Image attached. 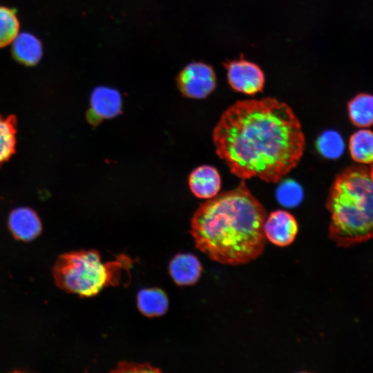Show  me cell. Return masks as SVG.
<instances>
[{
  "label": "cell",
  "mask_w": 373,
  "mask_h": 373,
  "mask_svg": "<svg viewBox=\"0 0 373 373\" xmlns=\"http://www.w3.org/2000/svg\"><path fill=\"white\" fill-rule=\"evenodd\" d=\"M132 262L124 255L103 262L97 251H72L57 258L53 276L56 285L61 289L90 297L104 287L120 285L123 278L129 274Z\"/></svg>",
  "instance_id": "cell-4"
},
{
  "label": "cell",
  "mask_w": 373,
  "mask_h": 373,
  "mask_svg": "<svg viewBox=\"0 0 373 373\" xmlns=\"http://www.w3.org/2000/svg\"><path fill=\"white\" fill-rule=\"evenodd\" d=\"M349 148L354 160L362 164L373 162V132L362 129L350 139Z\"/></svg>",
  "instance_id": "cell-16"
},
{
  "label": "cell",
  "mask_w": 373,
  "mask_h": 373,
  "mask_svg": "<svg viewBox=\"0 0 373 373\" xmlns=\"http://www.w3.org/2000/svg\"><path fill=\"white\" fill-rule=\"evenodd\" d=\"M329 237L341 247L373 238V180L370 170L354 165L338 173L327 198Z\"/></svg>",
  "instance_id": "cell-3"
},
{
  "label": "cell",
  "mask_w": 373,
  "mask_h": 373,
  "mask_svg": "<svg viewBox=\"0 0 373 373\" xmlns=\"http://www.w3.org/2000/svg\"><path fill=\"white\" fill-rule=\"evenodd\" d=\"M317 149L325 157L336 159L344 151V142L341 135L335 131L329 130L323 133L317 140Z\"/></svg>",
  "instance_id": "cell-18"
},
{
  "label": "cell",
  "mask_w": 373,
  "mask_h": 373,
  "mask_svg": "<svg viewBox=\"0 0 373 373\" xmlns=\"http://www.w3.org/2000/svg\"><path fill=\"white\" fill-rule=\"evenodd\" d=\"M371 167H370V175H371V177L373 180V162L371 164Z\"/></svg>",
  "instance_id": "cell-21"
},
{
  "label": "cell",
  "mask_w": 373,
  "mask_h": 373,
  "mask_svg": "<svg viewBox=\"0 0 373 373\" xmlns=\"http://www.w3.org/2000/svg\"><path fill=\"white\" fill-rule=\"evenodd\" d=\"M298 231V223L294 216L285 210L271 212L264 223L266 238L278 247H286L292 243Z\"/></svg>",
  "instance_id": "cell-8"
},
{
  "label": "cell",
  "mask_w": 373,
  "mask_h": 373,
  "mask_svg": "<svg viewBox=\"0 0 373 373\" xmlns=\"http://www.w3.org/2000/svg\"><path fill=\"white\" fill-rule=\"evenodd\" d=\"M17 119L14 115H0V168L16 152Z\"/></svg>",
  "instance_id": "cell-13"
},
{
  "label": "cell",
  "mask_w": 373,
  "mask_h": 373,
  "mask_svg": "<svg viewBox=\"0 0 373 373\" xmlns=\"http://www.w3.org/2000/svg\"><path fill=\"white\" fill-rule=\"evenodd\" d=\"M122 99L119 92L108 86L95 88L90 95L88 122L97 126L104 119L115 117L122 113Z\"/></svg>",
  "instance_id": "cell-7"
},
{
  "label": "cell",
  "mask_w": 373,
  "mask_h": 373,
  "mask_svg": "<svg viewBox=\"0 0 373 373\" xmlns=\"http://www.w3.org/2000/svg\"><path fill=\"white\" fill-rule=\"evenodd\" d=\"M348 113L352 122L359 127L373 124V95L359 94L348 103Z\"/></svg>",
  "instance_id": "cell-15"
},
{
  "label": "cell",
  "mask_w": 373,
  "mask_h": 373,
  "mask_svg": "<svg viewBox=\"0 0 373 373\" xmlns=\"http://www.w3.org/2000/svg\"><path fill=\"white\" fill-rule=\"evenodd\" d=\"M139 310L145 316H159L168 309L167 296L159 289H144L139 291L137 297Z\"/></svg>",
  "instance_id": "cell-14"
},
{
  "label": "cell",
  "mask_w": 373,
  "mask_h": 373,
  "mask_svg": "<svg viewBox=\"0 0 373 373\" xmlns=\"http://www.w3.org/2000/svg\"><path fill=\"white\" fill-rule=\"evenodd\" d=\"M267 212L243 180L202 203L191 220L195 247L218 262H249L264 251Z\"/></svg>",
  "instance_id": "cell-2"
},
{
  "label": "cell",
  "mask_w": 373,
  "mask_h": 373,
  "mask_svg": "<svg viewBox=\"0 0 373 373\" xmlns=\"http://www.w3.org/2000/svg\"><path fill=\"white\" fill-rule=\"evenodd\" d=\"M181 93L193 99H204L215 89L216 77L213 68L202 62L186 66L177 78Z\"/></svg>",
  "instance_id": "cell-5"
},
{
  "label": "cell",
  "mask_w": 373,
  "mask_h": 373,
  "mask_svg": "<svg viewBox=\"0 0 373 373\" xmlns=\"http://www.w3.org/2000/svg\"><path fill=\"white\" fill-rule=\"evenodd\" d=\"M229 84L235 90L254 95L261 92L265 85V75L256 64L243 59L224 64Z\"/></svg>",
  "instance_id": "cell-6"
},
{
  "label": "cell",
  "mask_w": 373,
  "mask_h": 373,
  "mask_svg": "<svg viewBox=\"0 0 373 373\" xmlns=\"http://www.w3.org/2000/svg\"><path fill=\"white\" fill-rule=\"evenodd\" d=\"M19 22L16 11L0 6V48L8 46L19 34Z\"/></svg>",
  "instance_id": "cell-17"
},
{
  "label": "cell",
  "mask_w": 373,
  "mask_h": 373,
  "mask_svg": "<svg viewBox=\"0 0 373 373\" xmlns=\"http://www.w3.org/2000/svg\"><path fill=\"white\" fill-rule=\"evenodd\" d=\"M189 185L197 198L210 199L218 194L221 188V178L215 167L202 165L191 171L189 177Z\"/></svg>",
  "instance_id": "cell-10"
},
{
  "label": "cell",
  "mask_w": 373,
  "mask_h": 373,
  "mask_svg": "<svg viewBox=\"0 0 373 373\" xmlns=\"http://www.w3.org/2000/svg\"><path fill=\"white\" fill-rule=\"evenodd\" d=\"M12 52L17 61L26 66L36 65L43 54L41 41L29 32L18 34L12 42Z\"/></svg>",
  "instance_id": "cell-12"
},
{
  "label": "cell",
  "mask_w": 373,
  "mask_h": 373,
  "mask_svg": "<svg viewBox=\"0 0 373 373\" xmlns=\"http://www.w3.org/2000/svg\"><path fill=\"white\" fill-rule=\"evenodd\" d=\"M276 198L283 206L294 207L301 202L303 198V189L295 181L286 180L278 187Z\"/></svg>",
  "instance_id": "cell-19"
},
{
  "label": "cell",
  "mask_w": 373,
  "mask_h": 373,
  "mask_svg": "<svg viewBox=\"0 0 373 373\" xmlns=\"http://www.w3.org/2000/svg\"><path fill=\"white\" fill-rule=\"evenodd\" d=\"M218 156L236 177L277 183L299 163L305 147L291 108L275 98L238 101L213 128Z\"/></svg>",
  "instance_id": "cell-1"
},
{
  "label": "cell",
  "mask_w": 373,
  "mask_h": 373,
  "mask_svg": "<svg viewBox=\"0 0 373 373\" xmlns=\"http://www.w3.org/2000/svg\"><path fill=\"white\" fill-rule=\"evenodd\" d=\"M8 227L17 240L30 241L41 231V222L37 213L29 207L13 209L8 217Z\"/></svg>",
  "instance_id": "cell-9"
},
{
  "label": "cell",
  "mask_w": 373,
  "mask_h": 373,
  "mask_svg": "<svg viewBox=\"0 0 373 373\" xmlns=\"http://www.w3.org/2000/svg\"><path fill=\"white\" fill-rule=\"evenodd\" d=\"M202 267L196 256L191 254L175 256L169 265L171 278L178 285L195 284L200 277Z\"/></svg>",
  "instance_id": "cell-11"
},
{
  "label": "cell",
  "mask_w": 373,
  "mask_h": 373,
  "mask_svg": "<svg viewBox=\"0 0 373 373\" xmlns=\"http://www.w3.org/2000/svg\"><path fill=\"white\" fill-rule=\"evenodd\" d=\"M117 372H160L157 368L151 366L150 364L135 363H121L117 368L113 370Z\"/></svg>",
  "instance_id": "cell-20"
}]
</instances>
